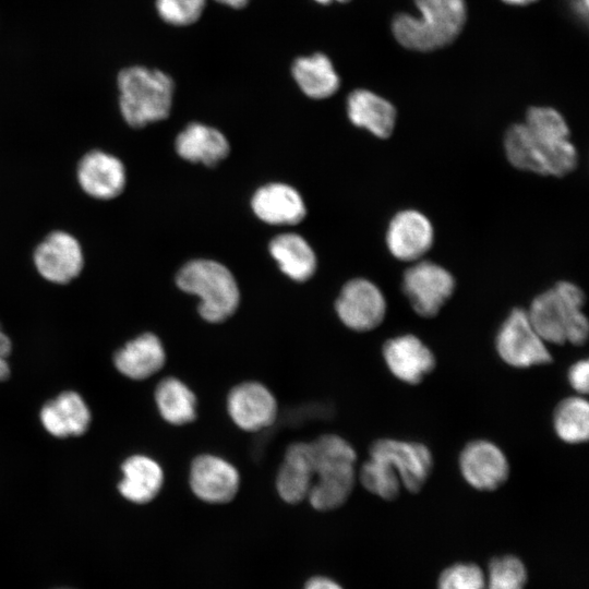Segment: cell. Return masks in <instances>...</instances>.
Returning <instances> with one entry per match:
<instances>
[{
  "label": "cell",
  "instance_id": "6da1fadb",
  "mask_svg": "<svg viewBox=\"0 0 589 589\" xmlns=\"http://www.w3.org/2000/svg\"><path fill=\"white\" fill-rule=\"evenodd\" d=\"M586 294L576 284L560 280L536 296L527 310L528 317L548 345L584 346L589 336V321L584 312Z\"/></svg>",
  "mask_w": 589,
  "mask_h": 589
},
{
  "label": "cell",
  "instance_id": "7a4b0ae2",
  "mask_svg": "<svg viewBox=\"0 0 589 589\" xmlns=\"http://www.w3.org/2000/svg\"><path fill=\"white\" fill-rule=\"evenodd\" d=\"M314 478L308 498L318 510L341 506L351 495L357 480V453L336 434H324L310 442Z\"/></svg>",
  "mask_w": 589,
  "mask_h": 589
},
{
  "label": "cell",
  "instance_id": "3957f363",
  "mask_svg": "<svg viewBox=\"0 0 589 589\" xmlns=\"http://www.w3.org/2000/svg\"><path fill=\"white\" fill-rule=\"evenodd\" d=\"M117 83L120 115L130 128L142 129L169 117L175 83L166 72L129 67L119 72Z\"/></svg>",
  "mask_w": 589,
  "mask_h": 589
},
{
  "label": "cell",
  "instance_id": "277c9868",
  "mask_svg": "<svg viewBox=\"0 0 589 589\" xmlns=\"http://www.w3.org/2000/svg\"><path fill=\"white\" fill-rule=\"evenodd\" d=\"M420 16L399 14L393 21V34L404 47L430 51L452 43L466 20L464 0H414Z\"/></svg>",
  "mask_w": 589,
  "mask_h": 589
},
{
  "label": "cell",
  "instance_id": "5b68a950",
  "mask_svg": "<svg viewBox=\"0 0 589 589\" xmlns=\"http://www.w3.org/2000/svg\"><path fill=\"white\" fill-rule=\"evenodd\" d=\"M177 286L200 298L199 313L209 323L230 317L240 302V292L231 272L223 264L197 259L184 264L176 276Z\"/></svg>",
  "mask_w": 589,
  "mask_h": 589
},
{
  "label": "cell",
  "instance_id": "8992f818",
  "mask_svg": "<svg viewBox=\"0 0 589 589\" xmlns=\"http://www.w3.org/2000/svg\"><path fill=\"white\" fill-rule=\"evenodd\" d=\"M31 264L45 283L65 287L77 280L86 267V252L81 239L64 228L47 231L31 251Z\"/></svg>",
  "mask_w": 589,
  "mask_h": 589
},
{
  "label": "cell",
  "instance_id": "52a82bcc",
  "mask_svg": "<svg viewBox=\"0 0 589 589\" xmlns=\"http://www.w3.org/2000/svg\"><path fill=\"white\" fill-rule=\"evenodd\" d=\"M494 347L498 358L515 369H530L553 361L548 344L537 333L522 308H514L501 323Z\"/></svg>",
  "mask_w": 589,
  "mask_h": 589
},
{
  "label": "cell",
  "instance_id": "ba28073f",
  "mask_svg": "<svg viewBox=\"0 0 589 589\" xmlns=\"http://www.w3.org/2000/svg\"><path fill=\"white\" fill-rule=\"evenodd\" d=\"M74 180L84 196L100 203L118 200L128 184L124 161L101 147L85 151L74 166Z\"/></svg>",
  "mask_w": 589,
  "mask_h": 589
},
{
  "label": "cell",
  "instance_id": "9c48e42d",
  "mask_svg": "<svg viewBox=\"0 0 589 589\" xmlns=\"http://www.w3.org/2000/svg\"><path fill=\"white\" fill-rule=\"evenodd\" d=\"M401 287L412 310L422 317L431 318L452 298L456 281L445 267L420 260L405 271Z\"/></svg>",
  "mask_w": 589,
  "mask_h": 589
},
{
  "label": "cell",
  "instance_id": "30bf717a",
  "mask_svg": "<svg viewBox=\"0 0 589 589\" xmlns=\"http://www.w3.org/2000/svg\"><path fill=\"white\" fill-rule=\"evenodd\" d=\"M369 456L385 460L398 474L402 489L413 494L423 489L434 466L429 446L417 441L377 438L371 444Z\"/></svg>",
  "mask_w": 589,
  "mask_h": 589
},
{
  "label": "cell",
  "instance_id": "8fae6325",
  "mask_svg": "<svg viewBox=\"0 0 589 589\" xmlns=\"http://www.w3.org/2000/svg\"><path fill=\"white\" fill-rule=\"evenodd\" d=\"M458 468L466 483L474 490L493 492L502 488L510 474L504 450L486 438L469 441L458 456Z\"/></svg>",
  "mask_w": 589,
  "mask_h": 589
},
{
  "label": "cell",
  "instance_id": "7c38bea8",
  "mask_svg": "<svg viewBox=\"0 0 589 589\" xmlns=\"http://www.w3.org/2000/svg\"><path fill=\"white\" fill-rule=\"evenodd\" d=\"M335 310L341 323L351 330L370 332L383 323L387 302L374 283L354 278L341 288Z\"/></svg>",
  "mask_w": 589,
  "mask_h": 589
},
{
  "label": "cell",
  "instance_id": "4fadbf2b",
  "mask_svg": "<svg viewBox=\"0 0 589 589\" xmlns=\"http://www.w3.org/2000/svg\"><path fill=\"white\" fill-rule=\"evenodd\" d=\"M382 357L390 374L408 385H418L436 368L433 350L413 334L386 339Z\"/></svg>",
  "mask_w": 589,
  "mask_h": 589
},
{
  "label": "cell",
  "instance_id": "5bb4252c",
  "mask_svg": "<svg viewBox=\"0 0 589 589\" xmlns=\"http://www.w3.org/2000/svg\"><path fill=\"white\" fill-rule=\"evenodd\" d=\"M385 240L395 259L414 263L432 248L434 228L423 213L412 208L402 209L392 217Z\"/></svg>",
  "mask_w": 589,
  "mask_h": 589
},
{
  "label": "cell",
  "instance_id": "9a60e30c",
  "mask_svg": "<svg viewBox=\"0 0 589 589\" xmlns=\"http://www.w3.org/2000/svg\"><path fill=\"white\" fill-rule=\"evenodd\" d=\"M189 484L200 500L223 504L230 502L238 493L240 474L237 468L224 458L202 454L191 462Z\"/></svg>",
  "mask_w": 589,
  "mask_h": 589
},
{
  "label": "cell",
  "instance_id": "2e32d148",
  "mask_svg": "<svg viewBox=\"0 0 589 589\" xmlns=\"http://www.w3.org/2000/svg\"><path fill=\"white\" fill-rule=\"evenodd\" d=\"M227 411L238 428L256 432L274 423L277 401L265 385L249 381L236 385L229 392Z\"/></svg>",
  "mask_w": 589,
  "mask_h": 589
},
{
  "label": "cell",
  "instance_id": "e0dca14e",
  "mask_svg": "<svg viewBox=\"0 0 589 589\" xmlns=\"http://www.w3.org/2000/svg\"><path fill=\"white\" fill-rule=\"evenodd\" d=\"M251 207L261 220L269 225H294L306 214L299 192L285 183L261 187L252 196Z\"/></svg>",
  "mask_w": 589,
  "mask_h": 589
},
{
  "label": "cell",
  "instance_id": "ac0fdd59",
  "mask_svg": "<svg viewBox=\"0 0 589 589\" xmlns=\"http://www.w3.org/2000/svg\"><path fill=\"white\" fill-rule=\"evenodd\" d=\"M45 430L56 437L79 436L89 428L92 414L80 394L67 390L47 401L40 410Z\"/></svg>",
  "mask_w": 589,
  "mask_h": 589
},
{
  "label": "cell",
  "instance_id": "d6986e66",
  "mask_svg": "<svg viewBox=\"0 0 589 589\" xmlns=\"http://www.w3.org/2000/svg\"><path fill=\"white\" fill-rule=\"evenodd\" d=\"M314 481L310 443L296 442L288 446L276 477L279 496L289 504L308 497Z\"/></svg>",
  "mask_w": 589,
  "mask_h": 589
},
{
  "label": "cell",
  "instance_id": "ffe728a7",
  "mask_svg": "<svg viewBox=\"0 0 589 589\" xmlns=\"http://www.w3.org/2000/svg\"><path fill=\"white\" fill-rule=\"evenodd\" d=\"M166 352L161 340L153 333H143L118 349L113 356L116 369L132 380H145L163 369Z\"/></svg>",
  "mask_w": 589,
  "mask_h": 589
},
{
  "label": "cell",
  "instance_id": "44dd1931",
  "mask_svg": "<svg viewBox=\"0 0 589 589\" xmlns=\"http://www.w3.org/2000/svg\"><path fill=\"white\" fill-rule=\"evenodd\" d=\"M347 115L352 124L380 139L389 137L395 130L397 111L393 104L368 89L348 95Z\"/></svg>",
  "mask_w": 589,
  "mask_h": 589
},
{
  "label": "cell",
  "instance_id": "7402d4cb",
  "mask_svg": "<svg viewBox=\"0 0 589 589\" xmlns=\"http://www.w3.org/2000/svg\"><path fill=\"white\" fill-rule=\"evenodd\" d=\"M175 148L183 159L211 167L225 159L230 151L229 143L220 131L200 122L188 124L178 134Z\"/></svg>",
  "mask_w": 589,
  "mask_h": 589
},
{
  "label": "cell",
  "instance_id": "603a6c76",
  "mask_svg": "<svg viewBox=\"0 0 589 589\" xmlns=\"http://www.w3.org/2000/svg\"><path fill=\"white\" fill-rule=\"evenodd\" d=\"M123 474L118 489L121 495L136 504L151 502L159 493L164 471L159 464L145 455H133L121 466Z\"/></svg>",
  "mask_w": 589,
  "mask_h": 589
},
{
  "label": "cell",
  "instance_id": "cb8c5ba5",
  "mask_svg": "<svg viewBox=\"0 0 589 589\" xmlns=\"http://www.w3.org/2000/svg\"><path fill=\"white\" fill-rule=\"evenodd\" d=\"M291 74L302 93L313 99L328 98L339 88V76L330 59L322 52L294 59Z\"/></svg>",
  "mask_w": 589,
  "mask_h": 589
},
{
  "label": "cell",
  "instance_id": "d4e9b609",
  "mask_svg": "<svg viewBox=\"0 0 589 589\" xmlns=\"http://www.w3.org/2000/svg\"><path fill=\"white\" fill-rule=\"evenodd\" d=\"M268 249L281 272L296 281L308 280L316 269L314 251L305 239L297 233L276 236L269 242Z\"/></svg>",
  "mask_w": 589,
  "mask_h": 589
},
{
  "label": "cell",
  "instance_id": "484cf974",
  "mask_svg": "<svg viewBox=\"0 0 589 589\" xmlns=\"http://www.w3.org/2000/svg\"><path fill=\"white\" fill-rule=\"evenodd\" d=\"M155 401L163 419L184 425L196 419L197 400L190 387L177 377H166L155 389Z\"/></svg>",
  "mask_w": 589,
  "mask_h": 589
},
{
  "label": "cell",
  "instance_id": "4316f807",
  "mask_svg": "<svg viewBox=\"0 0 589 589\" xmlns=\"http://www.w3.org/2000/svg\"><path fill=\"white\" fill-rule=\"evenodd\" d=\"M556 436L569 445L586 443L589 436V405L581 395L569 396L555 406L552 417Z\"/></svg>",
  "mask_w": 589,
  "mask_h": 589
},
{
  "label": "cell",
  "instance_id": "83f0119b",
  "mask_svg": "<svg viewBox=\"0 0 589 589\" xmlns=\"http://www.w3.org/2000/svg\"><path fill=\"white\" fill-rule=\"evenodd\" d=\"M358 479L366 491L385 501L397 498L402 490L396 471L385 460L373 456L363 462Z\"/></svg>",
  "mask_w": 589,
  "mask_h": 589
},
{
  "label": "cell",
  "instance_id": "f1b7e54d",
  "mask_svg": "<svg viewBox=\"0 0 589 589\" xmlns=\"http://www.w3.org/2000/svg\"><path fill=\"white\" fill-rule=\"evenodd\" d=\"M527 573L521 561L507 555L492 560L485 589H524Z\"/></svg>",
  "mask_w": 589,
  "mask_h": 589
},
{
  "label": "cell",
  "instance_id": "f546056e",
  "mask_svg": "<svg viewBox=\"0 0 589 589\" xmlns=\"http://www.w3.org/2000/svg\"><path fill=\"white\" fill-rule=\"evenodd\" d=\"M207 0H156L158 15L173 26H189L202 16Z\"/></svg>",
  "mask_w": 589,
  "mask_h": 589
},
{
  "label": "cell",
  "instance_id": "4dcf8cb0",
  "mask_svg": "<svg viewBox=\"0 0 589 589\" xmlns=\"http://www.w3.org/2000/svg\"><path fill=\"white\" fill-rule=\"evenodd\" d=\"M482 570L474 564H456L445 569L438 589H485Z\"/></svg>",
  "mask_w": 589,
  "mask_h": 589
},
{
  "label": "cell",
  "instance_id": "1f68e13d",
  "mask_svg": "<svg viewBox=\"0 0 589 589\" xmlns=\"http://www.w3.org/2000/svg\"><path fill=\"white\" fill-rule=\"evenodd\" d=\"M567 381L577 395H587L589 388V363L587 359H580L569 365Z\"/></svg>",
  "mask_w": 589,
  "mask_h": 589
},
{
  "label": "cell",
  "instance_id": "d6a6232c",
  "mask_svg": "<svg viewBox=\"0 0 589 589\" xmlns=\"http://www.w3.org/2000/svg\"><path fill=\"white\" fill-rule=\"evenodd\" d=\"M12 342L10 337L4 333L0 324V381H4L10 375V365L8 357L11 353Z\"/></svg>",
  "mask_w": 589,
  "mask_h": 589
},
{
  "label": "cell",
  "instance_id": "836d02e7",
  "mask_svg": "<svg viewBox=\"0 0 589 589\" xmlns=\"http://www.w3.org/2000/svg\"><path fill=\"white\" fill-rule=\"evenodd\" d=\"M304 589H342L337 582L325 578L314 577L308 581Z\"/></svg>",
  "mask_w": 589,
  "mask_h": 589
},
{
  "label": "cell",
  "instance_id": "e575fe53",
  "mask_svg": "<svg viewBox=\"0 0 589 589\" xmlns=\"http://www.w3.org/2000/svg\"><path fill=\"white\" fill-rule=\"evenodd\" d=\"M215 1L232 9H242L250 2V0H215Z\"/></svg>",
  "mask_w": 589,
  "mask_h": 589
},
{
  "label": "cell",
  "instance_id": "d590c367",
  "mask_svg": "<svg viewBox=\"0 0 589 589\" xmlns=\"http://www.w3.org/2000/svg\"><path fill=\"white\" fill-rule=\"evenodd\" d=\"M503 1L507 2L509 4L525 5V4H529L531 2H534L537 0H503Z\"/></svg>",
  "mask_w": 589,
  "mask_h": 589
},
{
  "label": "cell",
  "instance_id": "8d00e7d4",
  "mask_svg": "<svg viewBox=\"0 0 589 589\" xmlns=\"http://www.w3.org/2000/svg\"><path fill=\"white\" fill-rule=\"evenodd\" d=\"M316 3H320V4H323V5H327V4H330L332 2H347L349 0H314Z\"/></svg>",
  "mask_w": 589,
  "mask_h": 589
}]
</instances>
